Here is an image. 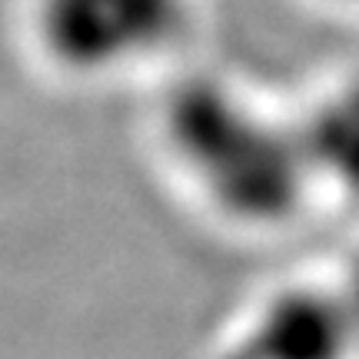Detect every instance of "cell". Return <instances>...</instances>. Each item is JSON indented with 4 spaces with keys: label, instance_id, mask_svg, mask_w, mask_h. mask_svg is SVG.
Returning <instances> with one entry per match:
<instances>
[{
    "label": "cell",
    "instance_id": "cell-3",
    "mask_svg": "<svg viewBox=\"0 0 359 359\" xmlns=\"http://www.w3.org/2000/svg\"><path fill=\"white\" fill-rule=\"evenodd\" d=\"M217 359H359L339 286H283L246 320Z\"/></svg>",
    "mask_w": 359,
    "mask_h": 359
},
{
    "label": "cell",
    "instance_id": "cell-2",
    "mask_svg": "<svg viewBox=\"0 0 359 359\" xmlns=\"http://www.w3.org/2000/svg\"><path fill=\"white\" fill-rule=\"evenodd\" d=\"M187 0H37L40 43L67 74L97 77L167 50Z\"/></svg>",
    "mask_w": 359,
    "mask_h": 359
},
{
    "label": "cell",
    "instance_id": "cell-4",
    "mask_svg": "<svg viewBox=\"0 0 359 359\" xmlns=\"http://www.w3.org/2000/svg\"><path fill=\"white\" fill-rule=\"evenodd\" d=\"M316 183L359 203V77L343 80L299 123Z\"/></svg>",
    "mask_w": 359,
    "mask_h": 359
},
{
    "label": "cell",
    "instance_id": "cell-5",
    "mask_svg": "<svg viewBox=\"0 0 359 359\" xmlns=\"http://www.w3.org/2000/svg\"><path fill=\"white\" fill-rule=\"evenodd\" d=\"M339 290H343V299H346L349 316H353V330H356V339H359V257H353Z\"/></svg>",
    "mask_w": 359,
    "mask_h": 359
},
{
    "label": "cell",
    "instance_id": "cell-1",
    "mask_svg": "<svg viewBox=\"0 0 359 359\" xmlns=\"http://www.w3.org/2000/svg\"><path fill=\"white\" fill-rule=\"evenodd\" d=\"M163 140L223 217L280 226L299 213L316 173L299 123H283L217 77H187L163 100Z\"/></svg>",
    "mask_w": 359,
    "mask_h": 359
}]
</instances>
